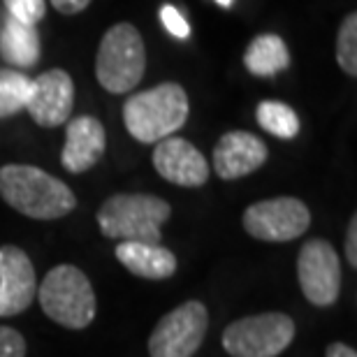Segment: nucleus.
I'll return each mask as SVG.
<instances>
[{
  "label": "nucleus",
  "instance_id": "1",
  "mask_svg": "<svg viewBox=\"0 0 357 357\" xmlns=\"http://www.w3.org/2000/svg\"><path fill=\"white\" fill-rule=\"evenodd\" d=\"M0 197L14 211L35 220L63 218L77 206V197L68 183L33 165L0 167Z\"/></svg>",
  "mask_w": 357,
  "mask_h": 357
},
{
  "label": "nucleus",
  "instance_id": "2",
  "mask_svg": "<svg viewBox=\"0 0 357 357\" xmlns=\"http://www.w3.org/2000/svg\"><path fill=\"white\" fill-rule=\"evenodd\" d=\"M188 109V96L183 86L165 82L128 98L123 105V123L126 130L142 144H155L181 130Z\"/></svg>",
  "mask_w": 357,
  "mask_h": 357
},
{
  "label": "nucleus",
  "instance_id": "3",
  "mask_svg": "<svg viewBox=\"0 0 357 357\" xmlns=\"http://www.w3.org/2000/svg\"><path fill=\"white\" fill-rule=\"evenodd\" d=\"M169 213L172 206L162 197L149 192H119L105 199L98 209V225L107 239L160 244V227Z\"/></svg>",
  "mask_w": 357,
  "mask_h": 357
},
{
  "label": "nucleus",
  "instance_id": "4",
  "mask_svg": "<svg viewBox=\"0 0 357 357\" xmlns=\"http://www.w3.org/2000/svg\"><path fill=\"white\" fill-rule=\"evenodd\" d=\"M38 299L47 318L68 330H84L96 318V292L79 267L59 265L42 281Z\"/></svg>",
  "mask_w": 357,
  "mask_h": 357
},
{
  "label": "nucleus",
  "instance_id": "5",
  "mask_svg": "<svg viewBox=\"0 0 357 357\" xmlns=\"http://www.w3.org/2000/svg\"><path fill=\"white\" fill-rule=\"evenodd\" d=\"M146 70V49L132 24H116L105 33L96 59V77L107 93H130Z\"/></svg>",
  "mask_w": 357,
  "mask_h": 357
},
{
  "label": "nucleus",
  "instance_id": "6",
  "mask_svg": "<svg viewBox=\"0 0 357 357\" xmlns=\"http://www.w3.org/2000/svg\"><path fill=\"white\" fill-rule=\"evenodd\" d=\"M295 339L288 313L267 311L234 320L223 332V348L232 357H278Z\"/></svg>",
  "mask_w": 357,
  "mask_h": 357
},
{
  "label": "nucleus",
  "instance_id": "7",
  "mask_svg": "<svg viewBox=\"0 0 357 357\" xmlns=\"http://www.w3.org/2000/svg\"><path fill=\"white\" fill-rule=\"evenodd\" d=\"M209 313L202 302H185L158 320L149 337L151 357H192L206 337Z\"/></svg>",
  "mask_w": 357,
  "mask_h": 357
},
{
  "label": "nucleus",
  "instance_id": "8",
  "mask_svg": "<svg viewBox=\"0 0 357 357\" xmlns=\"http://www.w3.org/2000/svg\"><path fill=\"white\" fill-rule=\"evenodd\" d=\"M244 230L258 241L285 244L311 227V211L297 197H274L251 204L244 211Z\"/></svg>",
  "mask_w": 357,
  "mask_h": 357
},
{
  "label": "nucleus",
  "instance_id": "9",
  "mask_svg": "<svg viewBox=\"0 0 357 357\" xmlns=\"http://www.w3.org/2000/svg\"><path fill=\"white\" fill-rule=\"evenodd\" d=\"M297 278L313 306H332L341 292V260L325 239H311L297 255Z\"/></svg>",
  "mask_w": 357,
  "mask_h": 357
},
{
  "label": "nucleus",
  "instance_id": "10",
  "mask_svg": "<svg viewBox=\"0 0 357 357\" xmlns=\"http://www.w3.org/2000/svg\"><path fill=\"white\" fill-rule=\"evenodd\" d=\"M75 105V84L66 70H47L31 82L26 112L42 128H56L68 123Z\"/></svg>",
  "mask_w": 357,
  "mask_h": 357
},
{
  "label": "nucleus",
  "instance_id": "11",
  "mask_svg": "<svg viewBox=\"0 0 357 357\" xmlns=\"http://www.w3.org/2000/svg\"><path fill=\"white\" fill-rule=\"evenodd\" d=\"M38 295V276L24 248L0 246V318L24 313Z\"/></svg>",
  "mask_w": 357,
  "mask_h": 357
},
{
  "label": "nucleus",
  "instance_id": "12",
  "mask_svg": "<svg viewBox=\"0 0 357 357\" xmlns=\"http://www.w3.org/2000/svg\"><path fill=\"white\" fill-rule=\"evenodd\" d=\"M153 167L165 181L183 188H199L209 181V162L188 139L169 137L155 142Z\"/></svg>",
  "mask_w": 357,
  "mask_h": 357
},
{
  "label": "nucleus",
  "instance_id": "13",
  "mask_svg": "<svg viewBox=\"0 0 357 357\" xmlns=\"http://www.w3.org/2000/svg\"><path fill=\"white\" fill-rule=\"evenodd\" d=\"M269 158V149L258 135L246 130H230L213 149V169L225 181L253 174Z\"/></svg>",
  "mask_w": 357,
  "mask_h": 357
},
{
  "label": "nucleus",
  "instance_id": "14",
  "mask_svg": "<svg viewBox=\"0 0 357 357\" xmlns=\"http://www.w3.org/2000/svg\"><path fill=\"white\" fill-rule=\"evenodd\" d=\"M107 149L105 126L96 116L70 119L66 128V146H63L61 162L68 172L82 174L96 167Z\"/></svg>",
  "mask_w": 357,
  "mask_h": 357
},
{
  "label": "nucleus",
  "instance_id": "15",
  "mask_svg": "<svg viewBox=\"0 0 357 357\" xmlns=\"http://www.w3.org/2000/svg\"><path fill=\"white\" fill-rule=\"evenodd\" d=\"M114 255L130 274L146 278V281H165V278L174 276L176 271L174 253L162 244L121 241Z\"/></svg>",
  "mask_w": 357,
  "mask_h": 357
},
{
  "label": "nucleus",
  "instance_id": "16",
  "mask_svg": "<svg viewBox=\"0 0 357 357\" xmlns=\"http://www.w3.org/2000/svg\"><path fill=\"white\" fill-rule=\"evenodd\" d=\"M0 56L10 66L33 68L40 61V33L31 24H21L7 14L5 26L0 31Z\"/></svg>",
  "mask_w": 357,
  "mask_h": 357
},
{
  "label": "nucleus",
  "instance_id": "17",
  "mask_svg": "<svg viewBox=\"0 0 357 357\" xmlns=\"http://www.w3.org/2000/svg\"><path fill=\"white\" fill-rule=\"evenodd\" d=\"M244 66L255 77H271L290 66L288 45L274 33L258 35L244 54Z\"/></svg>",
  "mask_w": 357,
  "mask_h": 357
},
{
  "label": "nucleus",
  "instance_id": "18",
  "mask_svg": "<svg viewBox=\"0 0 357 357\" xmlns=\"http://www.w3.org/2000/svg\"><path fill=\"white\" fill-rule=\"evenodd\" d=\"M255 116H258V123L262 130H267L274 137L281 139H292L297 137L299 132V119L292 107L285 102H276V100H265V102L258 105L255 109Z\"/></svg>",
  "mask_w": 357,
  "mask_h": 357
},
{
  "label": "nucleus",
  "instance_id": "19",
  "mask_svg": "<svg viewBox=\"0 0 357 357\" xmlns=\"http://www.w3.org/2000/svg\"><path fill=\"white\" fill-rule=\"evenodd\" d=\"M28 96H31V79L26 75L14 70L0 73V119L26 109Z\"/></svg>",
  "mask_w": 357,
  "mask_h": 357
},
{
  "label": "nucleus",
  "instance_id": "20",
  "mask_svg": "<svg viewBox=\"0 0 357 357\" xmlns=\"http://www.w3.org/2000/svg\"><path fill=\"white\" fill-rule=\"evenodd\" d=\"M337 63L348 77L357 75V14L351 12L341 21L337 35Z\"/></svg>",
  "mask_w": 357,
  "mask_h": 357
},
{
  "label": "nucleus",
  "instance_id": "21",
  "mask_svg": "<svg viewBox=\"0 0 357 357\" xmlns=\"http://www.w3.org/2000/svg\"><path fill=\"white\" fill-rule=\"evenodd\" d=\"M5 7L10 17L31 26H38L47 14V0H5Z\"/></svg>",
  "mask_w": 357,
  "mask_h": 357
},
{
  "label": "nucleus",
  "instance_id": "22",
  "mask_svg": "<svg viewBox=\"0 0 357 357\" xmlns=\"http://www.w3.org/2000/svg\"><path fill=\"white\" fill-rule=\"evenodd\" d=\"M160 21H162V26L167 28V33L174 35V38H178V40H183L190 35L188 21L181 17V12H178L174 5H162L160 7Z\"/></svg>",
  "mask_w": 357,
  "mask_h": 357
},
{
  "label": "nucleus",
  "instance_id": "23",
  "mask_svg": "<svg viewBox=\"0 0 357 357\" xmlns=\"http://www.w3.org/2000/svg\"><path fill=\"white\" fill-rule=\"evenodd\" d=\"M0 357H26V339L12 327L0 325Z\"/></svg>",
  "mask_w": 357,
  "mask_h": 357
},
{
  "label": "nucleus",
  "instance_id": "24",
  "mask_svg": "<svg viewBox=\"0 0 357 357\" xmlns=\"http://www.w3.org/2000/svg\"><path fill=\"white\" fill-rule=\"evenodd\" d=\"M346 255H348V262L351 267H357V216L351 218L348 223V232H346Z\"/></svg>",
  "mask_w": 357,
  "mask_h": 357
},
{
  "label": "nucleus",
  "instance_id": "25",
  "mask_svg": "<svg viewBox=\"0 0 357 357\" xmlns=\"http://www.w3.org/2000/svg\"><path fill=\"white\" fill-rule=\"evenodd\" d=\"M91 0H52V5L61 14H79L82 10H86Z\"/></svg>",
  "mask_w": 357,
  "mask_h": 357
},
{
  "label": "nucleus",
  "instance_id": "26",
  "mask_svg": "<svg viewBox=\"0 0 357 357\" xmlns=\"http://www.w3.org/2000/svg\"><path fill=\"white\" fill-rule=\"evenodd\" d=\"M325 357H357V353H355V348L341 344V341H334V344L327 346Z\"/></svg>",
  "mask_w": 357,
  "mask_h": 357
},
{
  "label": "nucleus",
  "instance_id": "27",
  "mask_svg": "<svg viewBox=\"0 0 357 357\" xmlns=\"http://www.w3.org/2000/svg\"><path fill=\"white\" fill-rule=\"evenodd\" d=\"M216 3H218L220 7H230V5H232V0H216Z\"/></svg>",
  "mask_w": 357,
  "mask_h": 357
}]
</instances>
